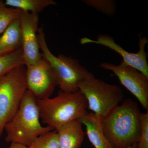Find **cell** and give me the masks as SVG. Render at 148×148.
Returning a JSON list of instances; mask_svg holds the SVG:
<instances>
[{
	"instance_id": "1",
	"label": "cell",
	"mask_w": 148,
	"mask_h": 148,
	"mask_svg": "<svg viewBox=\"0 0 148 148\" xmlns=\"http://www.w3.org/2000/svg\"><path fill=\"white\" fill-rule=\"evenodd\" d=\"M138 104L127 98L101 118L103 132L114 148H127L138 143L141 132Z\"/></svg>"
},
{
	"instance_id": "2",
	"label": "cell",
	"mask_w": 148,
	"mask_h": 148,
	"mask_svg": "<svg viewBox=\"0 0 148 148\" xmlns=\"http://www.w3.org/2000/svg\"><path fill=\"white\" fill-rule=\"evenodd\" d=\"M37 100L27 90L18 111L5 126L6 142L29 147L37 138L55 130L51 126L43 127L41 124Z\"/></svg>"
},
{
	"instance_id": "3",
	"label": "cell",
	"mask_w": 148,
	"mask_h": 148,
	"mask_svg": "<svg viewBox=\"0 0 148 148\" xmlns=\"http://www.w3.org/2000/svg\"><path fill=\"white\" fill-rule=\"evenodd\" d=\"M40 118L43 123L55 130L88 112L86 99L80 91H61L53 98L37 100Z\"/></svg>"
},
{
	"instance_id": "4",
	"label": "cell",
	"mask_w": 148,
	"mask_h": 148,
	"mask_svg": "<svg viewBox=\"0 0 148 148\" xmlns=\"http://www.w3.org/2000/svg\"><path fill=\"white\" fill-rule=\"evenodd\" d=\"M37 37L42 56L50 66L61 91L68 92L78 91V86L80 82L95 76L77 59L62 54L56 56L52 53L46 41L42 26L38 29Z\"/></svg>"
},
{
	"instance_id": "5",
	"label": "cell",
	"mask_w": 148,
	"mask_h": 148,
	"mask_svg": "<svg viewBox=\"0 0 148 148\" xmlns=\"http://www.w3.org/2000/svg\"><path fill=\"white\" fill-rule=\"evenodd\" d=\"M78 87L86 99L88 110L101 118L106 116L124 100V93L120 87L95 76L82 81Z\"/></svg>"
},
{
	"instance_id": "6",
	"label": "cell",
	"mask_w": 148,
	"mask_h": 148,
	"mask_svg": "<svg viewBox=\"0 0 148 148\" xmlns=\"http://www.w3.org/2000/svg\"><path fill=\"white\" fill-rule=\"evenodd\" d=\"M26 67L18 66L0 79V138L19 108L27 91Z\"/></svg>"
},
{
	"instance_id": "7",
	"label": "cell",
	"mask_w": 148,
	"mask_h": 148,
	"mask_svg": "<svg viewBox=\"0 0 148 148\" xmlns=\"http://www.w3.org/2000/svg\"><path fill=\"white\" fill-rule=\"evenodd\" d=\"M100 66L113 72L121 84L138 99L142 108L148 111V77L123 61L119 65L103 63Z\"/></svg>"
},
{
	"instance_id": "8",
	"label": "cell",
	"mask_w": 148,
	"mask_h": 148,
	"mask_svg": "<svg viewBox=\"0 0 148 148\" xmlns=\"http://www.w3.org/2000/svg\"><path fill=\"white\" fill-rule=\"evenodd\" d=\"M25 66L27 90L37 100L50 98L58 84L47 61L42 57L36 64Z\"/></svg>"
},
{
	"instance_id": "9",
	"label": "cell",
	"mask_w": 148,
	"mask_h": 148,
	"mask_svg": "<svg viewBox=\"0 0 148 148\" xmlns=\"http://www.w3.org/2000/svg\"><path fill=\"white\" fill-rule=\"evenodd\" d=\"M82 45L94 43L104 46L119 53L122 57L125 64L135 68L139 71L148 77V64L147 58V53L145 50V47L148 43V40L146 37H141L139 39V50L137 53L128 52L118 44L114 39L108 35H100L97 40H93L84 37L81 39Z\"/></svg>"
},
{
	"instance_id": "10",
	"label": "cell",
	"mask_w": 148,
	"mask_h": 148,
	"mask_svg": "<svg viewBox=\"0 0 148 148\" xmlns=\"http://www.w3.org/2000/svg\"><path fill=\"white\" fill-rule=\"evenodd\" d=\"M38 14L21 11L19 17L25 66L34 65L42 58L37 37Z\"/></svg>"
},
{
	"instance_id": "11",
	"label": "cell",
	"mask_w": 148,
	"mask_h": 148,
	"mask_svg": "<svg viewBox=\"0 0 148 148\" xmlns=\"http://www.w3.org/2000/svg\"><path fill=\"white\" fill-rule=\"evenodd\" d=\"M101 118L92 112H88L80 120L85 126L88 138L94 148H114L103 132Z\"/></svg>"
},
{
	"instance_id": "12",
	"label": "cell",
	"mask_w": 148,
	"mask_h": 148,
	"mask_svg": "<svg viewBox=\"0 0 148 148\" xmlns=\"http://www.w3.org/2000/svg\"><path fill=\"white\" fill-rule=\"evenodd\" d=\"M60 148H80L84 139V132L80 119L75 120L56 130Z\"/></svg>"
},
{
	"instance_id": "13",
	"label": "cell",
	"mask_w": 148,
	"mask_h": 148,
	"mask_svg": "<svg viewBox=\"0 0 148 148\" xmlns=\"http://www.w3.org/2000/svg\"><path fill=\"white\" fill-rule=\"evenodd\" d=\"M21 47V27L18 18L12 22L0 36V56L12 53Z\"/></svg>"
},
{
	"instance_id": "14",
	"label": "cell",
	"mask_w": 148,
	"mask_h": 148,
	"mask_svg": "<svg viewBox=\"0 0 148 148\" xmlns=\"http://www.w3.org/2000/svg\"><path fill=\"white\" fill-rule=\"evenodd\" d=\"M5 5L22 11L39 14L50 5H56L53 0H6Z\"/></svg>"
},
{
	"instance_id": "15",
	"label": "cell",
	"mask_w": 148,
	"mask_h": 148,
	"mask_svg": "<svg viewBox=\"0 0 148 148\" xmlns=\"http://www.w3.org/2000/svg\"><path fill=\"white\" fill-rule=\"evenodd\" d=\"M24 65L22 47L12 53L0 56V79L12 69Z\"/></svg>"
},
{
	"instance_id": "16",
	"label": "cell",
	"mask_w": 148,
	"mask_h": 148,
	"mask_svg": "<svg viewBox=\"0 0 148 148\" xmlns=\"http://www.w3.org/2000/svg\"><path fill=\"white\" fill-rule=\"evenodd\" d=\"M21 12L18 9L8 7L0 0V36L12 22L19 18Z\"/></svg>"
},
{
	"instance_id": "17",
	"label": "cell",
	"mask_w": 148,
	"mask_h": 148,
	"mask_svg": "<svg viewBox=\"0 0 148 148\" xmlns=\"http://www.w3.org/2000/svg\"><path fill=\"white\" fill-rule=\"evenodd\" d=\"M29 148H60L57 130H54L40 135Z\"/></svg>"
},
{
	"instance_id": "18",
	"label": "cell",
	"mask_w": 148,
	"mask_h": 148,
	"mask_svg": "<svg viewBox=\"0 0 148 148\" xmlns=\"http://www.w3.org/2000/svg\"><path fill=\"white\" fill-rule=\"evenodd\" d=\"M83 2L110 16L116 12L115 2L112 0H84Z\"/></svg>"
},
{
	"instance_id": "19",
	"label": "cell",
	"mask_w": 148,
	"mask_h": 148,
	"mask_svg": "<svg viewBox=\"0 0 148 148\" xmlns=\"http://www.w3.org/2000/svg\"><path fill=\"white\" fill-rule=\"evenodd\" d=\"M141 132L137 148H148V111L141 115Z\"/></svg>"
},
{
	"instance_id": "20",
	"label": "cell",
	"mask_w": 148,
	"mask_h": 148,
	"mask_svg": "<svg viewBox=\"0 0 148 148\" xmlns=\"http://www.w3.org/2000/svg\"><path fill=\"white\" fill-rule=\"evenodd\" d=\"M9 148H29V147L21 145V144L15 143H11V145Z\"/></svg>"
},
{
	"instance_id": "21",
	"label": "cell",
	"mask_w": 148,
	"mask_h": 148,
	"mask_svg": "<svg viewBox=\"0 0 148 148\" xmlns=\"http://www.w3.org/2000/svg\"><path fill=\"white\" fill-rule=\"evenodd\" d=\"M137 144H134L133 145L131 146V147H129L127 148H137Z\"/></svg>"
}]
</instances>
